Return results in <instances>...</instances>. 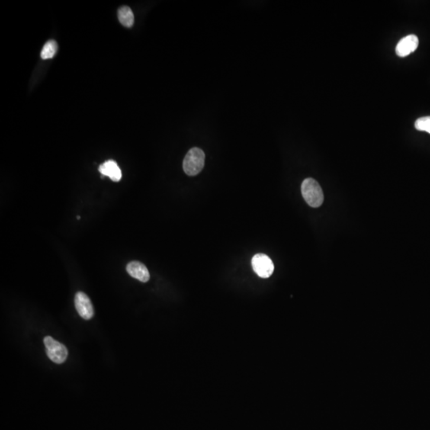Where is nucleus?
Returning <instances> with one entry per match:
<instances>
[{
  "mask_svg": "<svg viewBox=\"0 0 430 430\" xmlns=\"http://www.w3.org/2000/svg\"><path fill=\"white\" fill-rule=\"evenodd\" d=\"M118 19L123 27H132L134 23V14L130 7L123 6L118 10Z\"/></svg>",
  "mask_w": 430,
  "mask_h": 430,
  "instance_id": "obj_9",
  "label": "nucleus"
},
{
  "mask_svg": "<svg viewBox=\"0 0 430 430\" xmlns=\"http://www.w3.org/2000/svg\"><path fill=\"white\" fill-rule=\"evenodd\" d=\"M77 219H81V217H80V216H78V217H77Z\"/></svg>",
  "mask_w": 430,
  "mask_h": 430,
  "instance_id": "obj_12",
  "label": "nucleus"
},
{
  "mask_svg": "<svg viewBox=\"0 0 430 430\" xmlns=\"http://www.w3.org/2000/svg\"><path fill=\"white\" fill-rule=\"evenodd\" d=\"M99 171L103 176L110 177L113 181L119 182L121 180V170L114 160H107L99 167Z\"/></svg>",
  "mask_w": 430,
  "mask_h": 430,
  "instance_id": "obj_8",
  "label": "nucleus"
},
{
  "mask_svg": "<svg viewBox=\"0 0 430 430\" xmlns=\"http://www.w3.org/2000/svg\"><path fill=\"white\" fill-rule=\"evenodd\" d=\"M254 271L261 278H268L274 274V264L270 257L264 254H258L252 258Z\"/></svg>",
  "mask_w": 430,
  "mask_h": 430,
  "instance_id": "obj_4",
  "label": "nucleus"
},
{
  "mask_svg": "<svg viewBox=\"0 0 430 430\" xmlns=\"http://www.w3.org/2000/svg\"><path fill=\"white\" fill-rule=\"evenodd\" d=\"M58 44L53 40L48 41L47 43L43 46V50L41 52V58L44 59H52L57 51H58Z\"/></svg>",
  "mask_w": 430,
  "mask_h": 430,
  "instance_id": "obj_10",
  "label": "nucleus"
},
{
  "mask_svg": "<svg viewBox=\"0 0 430 430\" xmlns=\"http://www.w3.org/2000/svg\"><path fill=\"white\" fill-rule=\"evenodd\" d=\"M44 344L46 346V354L49 360L53 363L61 364L67 360L68 350L65 345L55 341L50 336L45 337Z\"/></svg>",
  "mask_w": 430,
  "mask_h": 430,
  "instance_id": "obj_3",
  "label": "nucleus"
},
{
  "mask_svg": "<svg viewBox=\"0 0 430 430\" xmlns=\"http://www.w3.org/2000/svg\"><path fill=\"white\" fill-rule=\"evenodd\" d=\"M419 44L418 38L415 34L406 36L399 41L397 45L396 53L399 57H406L415 51Z\"/></svg>",
  "mask_w": 430,
  "mask_h": 430,
  "instance_id": "obj_6",
  "label": "nucleus"
},
{
  "mask_svg": "<svg viewBox=\"0 0 430 430\" xmlns=\"http://www.w3.org/2000/svg\"><path fill=\"white\" fill-rule=\"evenodd\" d=\"M126 270H127L128 274L131 277L137 279L141 282H148L150 279V274H149L148 268L145 264L139 262V261H134L129 263L127 267H126Z\"/></svg>",
  "mask_w": 430,
  "mask_h": 430,
  "instance_id": "obj_7",
  "label": "nucleus"
},
{
  "mask_svg": "<svg viewBox=\"0 0 430 430\" xmlns=\"http://www.w3.org/2000/svg\"><path fill=\"white\" fill-rule=\"evenodd\" d=\"M301 192L306 203L313 208H317L322 205L324 193L316 180L312 178L303 180L301 185Z\"/></svg>",
  "mask_w": 430,
  "mask_h": 430,
  "instance_id": "obj_1",
  "label": "nucleus"
},
{
  "mask_svg": "<svg viewBox=\"0 0 430 430\" xmlns=\"http://www.w3.org/2000/svg\"><path fill=\"white\" fill-rule=\"evenodd\" d=\"M415 128L419 131L428 132L430 134V117H421L415 122Z\"/></svg>",
  "mask_w": 430,
  "mask_h": 430,
  "instance_id": "obj_11",
  "label": "nucleus"
},
{
  "mask_svg": "<svg viewBox=\"0 0 430 430\" xmlns=\"http://www.w3.org/2000/svg\"><path fill=\"white\" fill-rule=\"evenodd\" d=\"M75 308L81 317L85 319H90L94 315V307L89 297L83 292H78L74 299Z\"/></svg>",
  "mask_w": 430,
  "mask_h": 430,
  "instance_id": "obj_5",
  "label": "nucleus"
},
{
  "mask_svg": "<svg viewBox=\"0 0 430 430\" xmlns=\"http://www.w3.org/2000/svg\"><path fill=\"white\" fill-rule=\"evenodd\" d=\"M205 153L199 148H191L184 158V171L189 176H194L201 172L204 168Z\"/></svg>",
  "mask_w": 430,
  "mask_h": 430,
  "instance_id": "obj_2",
  "label": "nucleus"
}]
</instances>
